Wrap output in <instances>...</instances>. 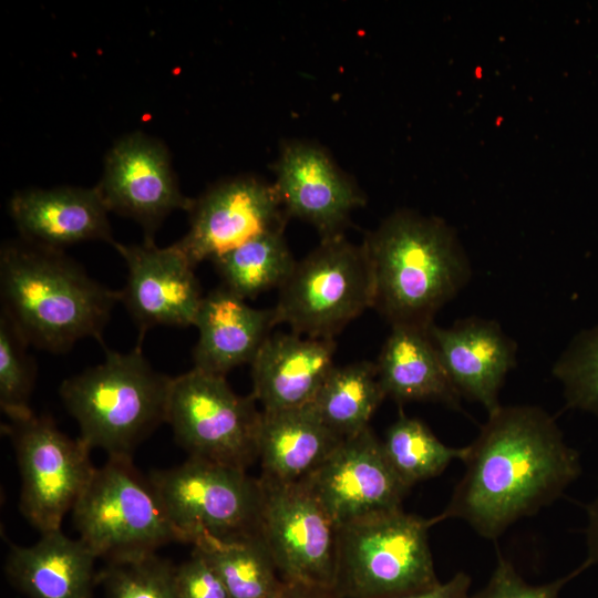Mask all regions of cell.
Wrapping results in <instances>:
<instances>
[{"instance_id":"cell-22","label":"cell","mask_w":598,"mask_h":598,"mask_svg":"<svg viewBox=\"0 0 598 598\" xmlns=\"http://www.w3.org/2000/svg\"><path fill=\"white\" fill-rule=\"evenodd\" d=\"M343 441L313 408L261 411L257 433L260 480L299 483L319 467Z\"/></svg>"},{"instance_id":"cell-10","label":"cell","mask_w":598,"mask_h":598,"mask_svg":"<svg viewBox=\"0 0 598 598\" xmlns=\"http://www.w3.org/2000/svg\"><path fill=\"white\" fill-rule=\"evenodd\" d=\"M10 437L21 478L20 512L40 534L61 529L96 467L91 447L63 433L54 421L33 412L3 426Z\"/></svg>"},{"instance_id":"cell-35","label":"cell","mask_w":598,"mask_h":598,"mask_svg":"<svg viewBox=\"0 0 598 598\" xmlns=\"http://www.w3.org/2000/svg\"><path fill=\"white\" fill-rule=\"evenodd\" d=\"M275 598H338L331 589L282 581Z\"/></svg>"},{"instance_id":"cell-6","label":"cell","mask_w":598,"mask_h":598,"mask_svg":"<svg viewBox=\"0 0 598 598\" xmlns=\"http://www.w3.org/2000/svg\"><path fill=\"white\" fill-rule=\"evenodd\" d=\"M72 518L79 538L107 563L155 554L177 542L155 486L127 457H109L95 468Z\"/></svg>"},{"instance_id":"cell-27","label":"cell","mask_w":598,"mask_h":598,"mask_svg":"<svg viewBox=\"0 0 598 598\" xmlns=\"http://www.w3.org/2000/svg\"><path fill=\"white\" fill-rule=\"evenodd\" d=\"M382 447L390 465L409 488L441 474L454 460L464 461L468 453V445L450 447L422 421L403 414L388 429Z\"/></svg>"},{"instance_id":"cell-9","label":"cell","mask_w":598,"mask_h":598,"mask_svg":"<svg viewBox=\"0 0 598 598\" xmlns=\"http://www.w3.org/2000/svg\"><path fill=\"white\" fill-rule=\"evenodd\" d=\"M223 375L197 368L172 378L166 423L189 457L245 470L257 460L260 413Z\"/></svg>"},{"instance_id":"cell-23","label":"cell","mask_w":598,"mask_h":598,"mask_svg":"<svg viewBox=\"0 0 598 598\" xmlns=\"http://www.w3.org/2000/svg\"><path fill=\"white\" fill-rule=\"evenodd\" d=\"M377 367L386 396L460 408L461 395L445 371L430 329L393 326Z\"/></svg>"},{"instance_id":"cell-12","label":"cell","mask_w":598,"mask_h":598,"mask_svg":"<svg viewBox=\"0 0 598 598\" xmlns=\"http://www.w3.org/2000/svg\"><path fill=\"white\" fill-rule=\"evenodd\" d=\"M299 483L317 499L337 528L402 509V499L409 491L370 427L344 439Z\"/></svg>"},{"instance_id":"cell-19","label":"cell","mask_w":598,"mask_h":598,"mask_svg":"<svg viewBox=\"0 0 598 598\" xmlns=\"http://www.w3.org/2000/svg\"><path fill=\"white\" fill-rule=\"evenodd\" d=\"M333 339L269 336L251 361L252 394L262 411L310 404L334 368Z\"/></svg>"},{"instance_id":"cell-20","label":"cell","mask_w":598,"mask_h":598,"mask_svg":"<svg viewBox=\"0 0 598 598\" xmlns=\"http://www.w3.org/2000/svg\"><path fill=\"white\" fill-rule=\"evenodd\" d=\"M277 324L274 309H256L225 288L203 298L194 326V368L225 377L254 360Z\"/></svg>"},{"instance_id":"cell-28","label":"cell","mask_w":598,"mask_h":598,"mask_svg":"<svg viewBox=\"0 0 598 598\" xmlns=\"http://www.w3.org/2000/svg\"><path fill=\"white\" fill-rule=\"evenodd\" d=\"M30 344L10 319L0 316V406L11 419L30 415L37 365L27 351Z\"/></svg>"},{"instance_id":"cell-29","label":"cell","mask_w":598,"mask_h":598,"mask_svg":"<svg viewBox=\"0 0 598 598\" xmlns=\"http://www.w3.org/2000/svg\"><path fill=\"white\" fill-rule=\"evenodd\" d=\"M174 568L155 554L107 563L97 573L106 598H177Z\"/></svg>"},{"instance_id":"cell-26","label":"cell","mask_w":598,"mask_h":598,"mask_svg":"<svg viewBox=\"0 0 598 598\" xmlns=\"http://www.w3.org/2000/svg\"><path fill=\"white\" fill-rule=\"evenodd\" d=\"M221 578L231 598H275L282 586L259 534L194 546Z\"/></svg>"},{"instance_id":"cell-34","label":"cell","mask_w":598,"mask_h":598,"mask_svg":"<svg viewBox=\"0 0 598 598\" xmlns=\"http://www.w3.org/2000/svg\"><path fill=\"white\" fill-rule=\"evenodd\" d=\"M586 509L588 517V525L586 528V560L592 566L598 564V494Z\"/></svg>"},{"instance_id":"cell-17","label":"cell","mask_w":598,"mask_h":598,"mask_svg":"<svg viewBox=\"0 0 598 598\" xmlns=\"http://www.w3.org/2000/svg\"><path fill=\"white\" fill-rule=\"evenodd\" d=\"M430 336L458 394L481 403L488 414L497 410L499 390L516 361L515 343L498 323L476 317L450 328L433 323Z\"/></svg>"},{"instance_id":"cell-1","label":"cell","mask_w":598,"mask_h":598,"mask_svg":"<svg viewBox=\"0 0 598 598\" xmlns=\"http://www.w3.org/2000/svg\"><path fill=\"white\" fill-rule=\"evenodd\" d=\"M466 470L442 520L460 518L495 539L556 501L581 472L555 420L533 405L499 406L468 445Z\"/></svg>"},{"instance_id":"cell-18","label":"cell","mask_w":598,"mask_h":598,"mask_svg":"<svg viewBox=\"0 0 598 598\" xmlns=\"http://www.w3.org/2000/svg\"><path fill=\"white\" fill-rule=\"evenodd\" d=\"M9 212L23 240L63 250L87 240L114 244L106 208L97 189L31 188L16 193Z\"/></svg>"},{"instance_id":"cell-33","label":"cell","mask_w":598,"mask_h":598,"mask_svg":"<svg viewBox=\"0 0 598 598\" xmlns=\"http://www.w3.org/2000/svg\"><path fill=\"white\" fill-rule=\"evenodd\" d=\"M471 582L468 574L458 571L445 582H439L427 589L395 598H470Z\"/></svg>"},{"instance_id":"cell-5","label":"cell","mask_w":598,"mask_h":598,"mask_svg":"<svg viewBox=\"0 0 598 598\" xmlns=\"http://www.w3.org/2000/svg\"><path fill=\"white\" fill-rule=\"evenodd\" d=\"M439 522L399 509L338 527L333 592L395 598L439 584L427 536Z\"/></svg>"},{"instance_id":"cell-13","label":"cell","mask_w":598,"mask_h":598,"mask_svg":"<svg viewBox=\"0 0 598 598\" xmlns=\"http://www.w3.org/2000/svg\"><path fill=\"white\" fill-rule=\"evenodd\" d=\"M189 229L177 246L192 264L212 261L272 230L288 217L274 184L252 176L220 182L194 199Z\"/></svg>"},{"instance_id":"cell-30","label":"cell","mask_w":598,"mask_h":598,"mask_svg":"<svg viewBox=\"0 0 598 598\" xmlns=\"http://www.w3.org/2000/svg\"><path fill=\"white\" fill-rule=\"evenodd\" d=\"M553 372L567 406L598 414V326L575 338Z\"/></svg>"},{"instance_id":"cell-32","label":"cell","mask_w":598,"mask_h":598,"mask_svg":"<svg viewBox=\"0 0 598 598\" xmlns=\"http://www.w3.org/2000/svg\"><path fill=\"white\" fill-rule=\"evenodd\" d=\"M174 586L177 598H231L219 575L196 550L175 566Z\"/></svg>"},{"instance_id":"cell-16","label":"cell","mask_w":598,"mask_h":598,"mask_svg":"<svg viewBox=\"0 0 598 598\" xmlns=\"http://www.w3.org/2000/svg\"><path fill=\"white\" fill-rule=\"evenodd\" d=\"M274 186L287 216L311 224L321 239L342 235L365 197L320 146L302 141L282 145Z\"/></svg>"},{"instance_id":"cell-21","label":"cell","mask_w":598,"mask_h":598,"mask_svg":"<svg viewBox=\"0 0 598 598\" xmlns=\"http://www.w3.org/2000/svg\"><path fill=\"white\" fill-rule=\"evenodd\" d=\"M96 559L80 538L59 529L42 534L31 546L11 545L4 570L28 598H91Z\"/></svg>"},{"instance_id":"cell-4","label":"cell","mask_w":598,"mask_h":598,"mask_svg":"<svg viewBox=\"0 0 598 598\" xmlns=\"http://www.w3.org/2000/svg\"><path fill=\"white\" fill-rule=\"evenodd\" d=\"M142 341L128 352L105 349V360L65 379L60 398L76 421L79 437L109 457H127L166 423L172 378L153 369Z\"/></svg>"},{"instance_id":"cell-15","label":"cell","mask_w":598,"mask_h":598,"mask_svg":"<svg viewBox=\"0 0 598 598\" xmlns=\"http://www.w3.org/2000/svg\"><path fill=\"white\" fill-rule=\"evenodd\" d=\"M113 246L127 267L120 301L138 327V340L157 326H194L204 297L195 266L176 243L161 248L145 238L138 245Z\"/></svg>"},{"instance_id":"cell-24","label":"cell","mask_w":598,"mask_h":598,"mask_svg":"<svg viewBox=\"0 0 598 598\" xmlns=\"http://www.w3.org/2000/svg\"><path fill=\"white\" fill-rule=\"evenodd\" d=\"M385 396L377 363L361 361L334 367L310 405L344 440L369 427Z\"/></svg>"},{"instance_id":"cell-11","label":"cell","mask_w":598,"mask_h":598,"mask_svg":"<svg viewBox=\"0 0 598 598\" xmlns=\"http://www.w3.org/2000/svg\"><path fill=\"white\" fill-rule=\"evenodd\" d=\"M258 534L282 581L333 590L337 527L300 484L260 480Z\"/></svg>"},{"instance_id":"cell-3","label":"cell","mask_w":598,"mask_h":598,"mask_svg":"<svg viewBox=\"0 0 598 598\" xmlns=\"http://www.w3.org/2000/svg\"><path fill=\"white\" fill-rule=\"evenodd\" d=\"M374 303L393 326L430 329L435 313L467 283L470 262L441 219L411 210L386 217L362 243Z\"/></svg>"},{"instance_id":"cell-2","label":"cell","mask_w":598,"mask_h":598,"mask_svg":"<svg viewBox=\"0 0 598 598\" xmlns=\"http://www.w3.org/2000/svg\"><path fill=\"white\" fill-rule=\"evenodd\" d=\"M0 293L1 312L27 342L56 353L84 338L101 342L120 301V291L91 278L63 250L23 239L1 247Z\"/></svg>"},{"instance_id":"cell-7","label":"cell","mask_w":598,"mask_h":598,"mask_svg":"<svg viewBox=\"0 0 598 598\" xmlns=\"http://www.w3.org/2000/svg\"><path fill=\"white\" fill-rule=\"evenodd\" d=\"M148 477L177 542L195 546L258 534L261 485L245 470L188 457Z\"/></svg>"},{"instance_id":"cell-14","label":"cell","mask_w":598,"mask_h":598,"mask_svg":"<svg viewBox=\"0 0 598 598\" xmlns=\"http://www.w3.org/2000/svg\"><path fill=\"white\" fill-rule=\"evenodd\" d=\"M109 212L136 220L152 238L164 218L189 210L194 199L179 189L167 148L141 132L120 138L104 161L95 186Z\"/></svg>"},{"instance_id":"cell-8","label":"cell","mask_w":598,"mask_h":598,"mask_svg":"<svg viewBox=\"0 0 598 598\" xmlns=\"http://www.w3.org/2000/svg\"><path fill=\"white\" fill-rule=\"evenodd\" d=\"M373 303V276L364 248L339 235L321 239L296 264L279 288L274 310L276 323L289 324L296 334L333 339Z\"/></svg>"},{"instance_id":"cell-25","label":"cell","mask_w":598,"mask_h":598,"mask_svg":"<svg viewBox=\"0 0 598 598\" xmlns=\"http://www.w3.org/2000/svg\"><path fill=\"white\" fill-rule=\"evenodd\" d=\"M213 262L224 288L244 300L280 288L297 264L282 229L265 233Z\"/></svg>"},{"instance_id":"cell-31","label":"cell","mask_w":598,"mask_h":598,"mask_svg":"<svg viewBox=\"0 0 598 598\" xmlns=\"http://www.w3.org/2000/svg\"><path fill=\"white\" fill-rule=\"evenodd\" d=\"M588 567L590 564L585 560L578 568L558 579L532 585L517 573L511 561L498 556L488 582L470 598H559L564 586Z\"/></svg>"}]
</instances>
